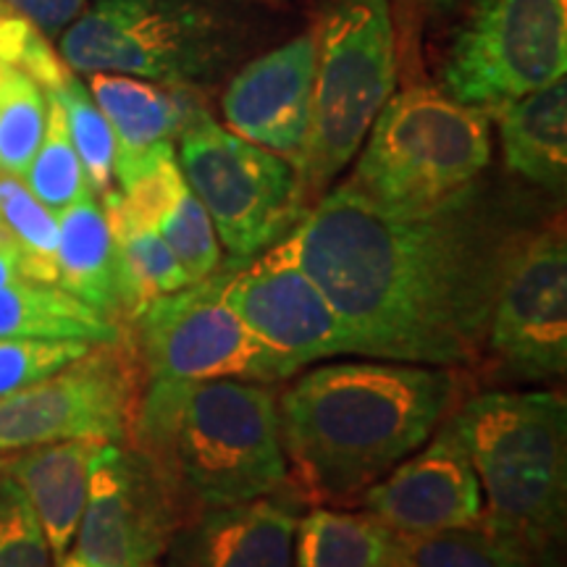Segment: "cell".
Returning a JSON list of instances; mask_svg holds the SVG:
<instances>
[{"label":"cell","mask_w":567,"mask_h":567,"mask_svg":"<svg viewBox=\"0 0 567 567\" xmlns=\"http://www.w3.org/2000/svg\"><path fill=\"white\" fill-rule=\"evenodd\" d=\"M507 234L465 189L425 213H386L347 184L321 195L281 247L337 310L352 354L471 368L486 331Z\"/></svg>","instance_id":"6da1fadb"},{"label":"cell","mask_w":567,"mask_h":567,"mask_svg":"<svg viewBox=\"0 0 567 567\" xmlns=\"http://www.w3.org/2000/svg\"><path fill=\"white\" fill-rule=\"evenodd\" d=\"M457 368L337 363L279 396L287 484L305 502L347 505L413 455L457 408Z\"/></svg>","instance_id":"7a4b0ae2"},{"label":"cell","mask_w":567,"mask_h":567,"mask_svg":"<svg viewBox=\"0 0 567 567\" xmlns=\"http://www.w3.org/2000/svg\"><path fill=\"white\" fill-rule=\"evenodd\" d=\"M130 434L193 517L287 484L279 396L258 381H147Z\"/></svg>","instance_id":"3957f363"},{"label":"cell","mask_w":567,"mask_h":567,"mask_svg":"<svg viewBox=\"0 0 567 567\" xmlns=\"http://www.w3.org/2000/svg\"><path fill=\"white\" fill-rule=\"evenodd\" d=\"M484 492V526L555 567L567 509V402L563 392L496 389L446 417Z\"/></svg>","instance_id":"277c9868"},{"label":"cell","mask_w":567,"mask_h":567,"mask_svg":"<svg viewBox=\"0 0 567 567\" xmlns=\"http://www.w3.org/2000/svg\"><path fill=\"white\" fill-rule=\"evenodd\" d=\"M492 161V116L431 87L392 95L344 184L386 213H425L471 189Z\"/></svg>","instance_id":"5b68a950"},{"label":"cell","mask_w":567,"mask_h":567,"mask_svg":"<svg viewBox=\"0 0 567 567\" xmlns=\"http://www.w3.org/2000/svg\"><path fill=\"white\" fill-rule=\"evenodd\" d=\"M318 63L308 137L295 161L305 205H313L363 147L394 95L396 34L389 0H337L316 27Z\"/></svg>","instance_id":"8992f818"},{"label":"cell","mask_w":567,"mask_h":567,"mask_svg":"<svg viewBox=\"0 0 567 567\" xmlns=\"http://www.w3.org/2000/svg\"><path fill=\"white\" fill-rule=\"evenodd\" d=\"M231 19L197 0H92L61 34V59L82 74H124L197 87L229 66Z\"/></svg>","instance_id":"52a82bcc"},{"label":"cell","mask_w":567,"mask_h":567,"mask_svg":"<svg viewBox=\"0 0 567 567\" xmlns=\"http://www.w3.org/2000/svg\"><path fill=\"white\" fill-rule=\"evenodd\" d=\"M179 168L231 264L258 258L305 216L295 166L197 111L179 134Z\"/></svg>","instance_id":"ba28073f"},{"label":"cell","mask_w":567,"mask_h":567,"mask_svg":"<svg viewBox=\"0 0 567 567\" xmlns=\"http://www.w3.org/2000/svg\"><path fill=\"white\" fill-rule=\"evenodd\" d=\"M567 0H471L444 59V95L494 116L565 80Z\"/></svg>","instance_id":"9c48e42d"},{"label":"cell","mask_w":567,"mask_h":567,"mask_svg":"<svg viewBox=\"0 0 567 567\" xmlns=\"http://www.w3.org/2000/svg\"><path fill=\"white\" fill-rule=\"evenodd\" d=\"M132 344L147 381L237 379L276 384L292 375L226 300V268L163 295L134 318Z\"/></svg>","instance_id":"30bf717a"},{"label":"cell","mask_w":567,"mask_h":567,"mask_svg":"<svg viewBox=\"0 0 567 567\" xmlns=\"http://www.w3.org/2000/svg\"><path fill=\"white\" fill-rule=\"evenodd\" d=\"M140 358L130 331L92 344L82 358L0 400V452L66 442L130 436L140 402Z\"/></svg>","instance_id":"8fae6325"},{"label":"cell","mask_w":567,"mask_h":567,"mask_svg":"<svg viewBox=\"0 0 567 567\" xmlns=\"http://www.w3.org/2000/svg\"><path fill=\"white\" fill-rule=\"evenodd\" d=\"M484 354L523 381L557 379L567 371L563 226L515 237L494 295Z\"/></svg>","instance_id":"7c38bea8"},{"label":"cell","mask_w":567,"mask_h":567,"mask_svg":"<svg viewBox=\"0 0 567 567\" xmlns=\"http://www.w3.org/2000/svg\"><path fill=\"white\" fill-rule=\"evenodd\" d=\"M193 515L145 455L105 442L90 473L74 557L92 567L155 563Z\"/></svg>","instance_id":"4fadbf2b"},{"label":"cell","mask_w":567,"mask_h":567,"mask_svg":"<svg viewBox=\"0 0 567 567\" xmlns=\"http://www.w3.org/2000/svg\"><path fill=\"white\" fill-rule=\"evenodd\" d=\"M226 300L292 373L316 360L352 354L337 310L279 243L245 266L226 268Z\"/></svg>","instance_id":"5bb4252c"},{"label":"cell","mask_w":567,"mask_h":567,"mask_svg":"<svg viewBox=\"0 0 567 567\" xmlns=\"http://www.w3.org/2000/svg\"><path fill=\"white\" fill-rule=\"evenodd\" d=\"M429 446L394 465L360 496V505L400 536L473 528L484 520V492L463 444L444 429Z\"/></svg>","instance_id":"9a60e30c"},{"label":"cell","mask_w":567,"mask_h":567,"mask_svg":"<svg viewBox=\"0 0 567 567\" xmlns=\"http://www.w3.org/2000/svg\"><path fill=\"white\" fill-rule=\"evenodd\" d=\"M316 63V27L247 63L221 97L226 130L295 166L308 137Z\"/></svg>","instance_id":"2e32d148"},{"label":"cell","mask_w":567,"mask_h":567,"mask_svg":"<svg viewBox=\"0 0 567 567\" xmlns=\"http://www.w3.org/2000/svg\"><path fill=\"white\" fill-rule=\"evenodd\" d=\"M297 505L279 492L203 509L174 536V567H292Z\"/></svg>","instance_id":"e0dca14e"},{"label":"cell","mask_w":567,"mask_h":567,"mask_svg":"<svg viewBox=\"0 0 567 567\" xmlns=\"http://www.w3.org/2000/svg\"><path fill=\"white\" fill-rule=\"evenodd\" d=\"M116 179L126 208L161 234L193 284L208 279L224 266L216 229L184 179L174 142L153 147Z\"/></svg>","instance_id":"ac0fdd59"},{"label":"cell","mask_w":567,"mask_h":567,"mask_svg":"<svg viewBox=\"0 0 567 567\" xmlns=\"http://www.w3.org/2000/svg\"><path fill=\"white\" fill-rule=\"evenodd\" d=\"M105 442L111 439H66L27 446L6 465V473L21 486L38 515L53 565H61L69 555L87 502L92 465Z\"/></svg>","instance_id":"d6986e66"},{"label":"cell","mask_w":567,"mask_h":567,"mask_svg":"<svg viewBox=\"0 0 567 567\" xmlns=\"http://www.w3.org/2000/svg\"><path fill=\"white\" fill-rule=\"evenodd\" d=\"M90 95L116 140L113 176L130 172L163 142L179 140L189 118L200 111L187 90L105 71L90 74Z\"/></svg>","instance_id":"ffe728a7"},{"label":"cell","mask_w":567,"mask_h":567,"mask_svg":"<svg viewBox=\"0 0 567 567\" xmlns=\"http://www.w3.org/2000/svg\"><path fill=\"white\" fill-rule=\"evenodd\" d=\"M507 168L557 193L567 179V84L557 80L494 113Z\"/></svg>","instance_id":"44dd1931"},{"label":"cell","mask_w":567,"mask_h":567,"mask_svg":"<svg viewBox=\"0 0 567 567\" xmlns=\"http://www.w3.org/2000/svg\"><path fill=\"white\" fill-rule=\"evenodd\" d=\"M103 210L116 247L118 313L126 329L153 300L179 292L193 279L176 260L172 247L163 243L161 234L126 208L118 189L103 195Z\"/></svg>","instance_id":"7402d4cb"},{"label":"cell","mask_w":567,"mask_h":567,"mask_svg":"<svg viewBox=\"0 0 567 567\" xmlns=\"http://www.w3.org/2000/svg\"><path fill=\"white\" fill-rule=\"evenodd\" d=\"M59 216V287L122 326L116 247L103 203L84 195Z\"/></svg>","instance_id":"603a6c76"},{"label":"cell","mask_w":567,"mask_h":567,"mask_svg":"<svg viewBox=\"0 0 567 567\" xmlns=\"http://www.w3.org/2000/svg\"><path fill=\"white\" fill-rule=\"evenodd\" d=\"M0 337L111 344L124 339L126 329L59 284L21 279L0 287Z\"/></svg>","instance_id":"cb8c5ba5"},{"label":"cell","mask_w":567,"mask_h":567,"mask_svg":"<svg viewBox=\"0 0 567 567\" xmlns=\"http://www.w3.org/2000/svg\"><path fill=\"white\" fill-rule=\"evenodd\" d=\"M396 534L371 513L316 505L297 520L292 567H394Z\"/></svg>","instance_id":"d4e9b609"},{"label":"cell","mask_w":567,"mask_h":567,"mask_svg":"<svg viewBox=\"0 0 567 567\" xmlns=\"http://www.w3.org/2000/svg\"><path fill=\"white\" fill-rule=\"evenodd\" d=\"M394 567H538V563L513 538L478 523L442 534H396Z\"/></svg>","instance_id":"484cf974"},{"label":"cell","mask_w":567,"mask_h":567,"mask_svg":"<svg viewBox=\"0 0 567 567\" xmlns=\"http://www.w3.org/2000/svg\"><path fill=\"white\" fill-rule=\"evenodd\" d=\"M0 224L19 245L24 279L59 284V216L45 208L21 176L0 172Z\"/></svg>","instance_id":"4316f807"},{"label":"cell","mask_w":567,"mask_h":567,"mask_svg":"<svg viewBox=\"0 0 567 567\" xmlns=\"http://www.w3.org/2000/svg\"><path fill=\"white\" fill-rule=\"evenodd\" d=\"M48 118L42 132L40 147L27 168V187L32 195L51 208L61 213L66 205L82 200L84 195H95L90 189L87 174H84L80 155L74 151V142L69 137L66 113L53 92H45Z\"/></svg>","instance_id":"83f0119b"},{"label":"cell","mask_w":567,"mask_h":567,"mask_svg":"<svg viewBox=\"0 0 567 567\" xmlns=\"http://www.w3.org/2000/svg\"><path fill=\"white\" fill-rule=\"evenodd\" d=\"M45 92L19 69L0 74V172L24 176L45 132Z\"/></svg>","instance_id":"f1b7e54d"},{"label":"cell","mask_w":567,"mask_h":567,"mask_svg":"<svg viewBox=\"0 0 567 567\" xmlns=\"http://www.w3.org/2000/svg\"><path fill=\"white\" fill-rule=\"evenodd\" d=\"M53 95L59 97L66 113L69 137L87 174L90 189L103 197L113 189V161H116V140H113L109 118L74 74L59 90H53Z\"/></svg>","instance_id":"f546056e"},{"label":"cell","mask_w":567,"mask_h":567,"mask_svg":"<svg viewBox=\"0 0 567 567\" xmlns=\"http://www.w3.org/2000/svg\"><path fill=\"white\" fill-rule=\"evenodd\" d=\"M0 567H53L38 515L6 471H0Z\"/></svg>","instance_id":"4dcf8cb0"},{"label":"cell","mask_w":567,"mask_h":567,"mask_svg":"<svg viewBox=\"0 0 567 567\" xmlns=\"http://www.w3.org/2000/svg\"><path fill=\"white\" fill-rule=\"evenodd\" d=\"M0 63L19 69L45 92L59 90L71 76V69L53 51L45 34L6 6H0Z\"/></svg>","instance_id":"1f68e13d"},{"label":"cell","mask_w":567,"mask_h":567,"mask_svg":"<svg viewBox=\"0 0 567 567\" xmlns=\"http://www.w3.org/2000/svg\"><path fill=\"white\" fill-rule=\"evenodd\" d=\"M92 344L69 339H6L0 337V400L82 358Z\"/></svg>","instance_id":"d6a6232c"},{"label":"cell","mask_w":567,"mask_h":567,"mask_svg":"<svg viewBox=\"0 0 567 567\" xmlns=\"http://www.w3.org/2000/svg\"><path fill=\"white\" fill-rule=\"evenodd\" d=\"M0 6L30 19L45 38H51L80 17L87 0H0Z\"/></svg>","instance_id":"836d02e7"},{"label":"cell","mask_w":567,"mask_h":567,"mask_svg":"<svg viewBox=\"0 0 567 567\" xmlns=\"http://www.w3.org/2000/svg\"><path fill=\"white\" fill-rule=\"evenodd\" d=\"M24 279V260H21L19 245L13 243V237L6 231V226L0 224V287L6 284Z\"/></svg>","instance_id":"e575fe53"},{"label":"cell","mask_w":567,"mask_h":567,"mask_svg":"<svg viewBox=\"0 0 567 567\" xmlns=\"http://www.w3.org/2000/svg\"><path fill=\"white\" fill-rule=\"evenodd\" d=\"M421 3L429 6V9H434V11H446V9H452L457 0H421Z\"/></svg>","instance_id":"d590c367"},{"label":"cell","mask_w":567,"mask_h":567,"mask_svg":"<svg viewBox=\"0 0 567 567\" xmlns=\"http://www.w3.org/2000/svg\"><path fill=\"white\" fill-rule=\"evenodd\" d=\"M59 567H92V565H87V563H82V559L80 557H74V555H66V557H63V563L59 565Z\"/></svg>","instance_id":"8d00e7d4"},{"label":"cell","mask_w":567,"mask_h":567,"mask_svg":"<svg viewBox=\"0 0 567 567\" xmlns=\"http://www.w3.org/2000/svg\"><path fill=\"white\" fill-rule=\"evenodd\" d=\"M9 460H11V457H3V455H0V471H6V465H9Z\"/></svg>","instance_id":"74e56055"},{"label":"cell","mask_w":567,"mask_h":567,"mask_svg":"<svg viewBox=\"0 0 567 567\" xmlns=\"http://www.w3.org/2000/svg\"><path fill=\"white\" fill-rule=\"evenodd\" d=\"M134 567H158L155 563H140V565H134Z\"/></svg>","instance_id":"f35d334b"}]
</instances>
